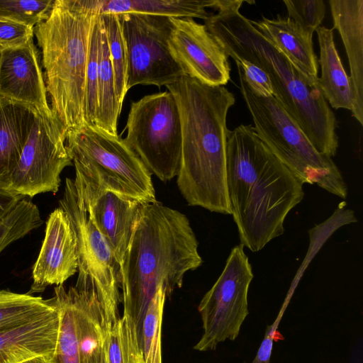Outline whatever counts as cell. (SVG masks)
I'll use <instances>...</instances> for the list:
<instances>
[{
  "instance_id": "29",
  "label": "cell",
  "mask_w": 363,
  "mask_h": 363,
  "mask_svg": "<svg viewBox=\"0 0 363 363\" xmlns=\"http://www.w3.org/2000/svg\"><path fill=\"white\" fill-rule=\"evenodd\" d=\"M43 223L39 209L29 197L21 196L0 221V253Z\"/></svg>"
},
{
  "instance_id": "16",
  "label": "cell",
  "mask_w": 363,
  "mask_h": 363,
  "mask_svg": "<svg viewBox=\"0 0 363 363\" xmlns=\"http://www.w3.org/2000/svg\"><path fill=\"white\" fill-rule=\"evenodd\" d=\"M55 306L50 312L0 330V363H23L43 356L55 357L60 324V312Z\"/></svg>"
},
{
  "instance_id": "27",
  "label": "cell",
  "mask_w": 363,
  "mask_h": 363,
  "mask_svg": "<svg viewBox=\"0 0 363 363\" xmlns=\"http://www.w3.org/2000/svg\"><path fill=\"white\" fill-rule=\"evenodd\" d=\"M166 291L160 286L151 298L141 324L140 345L143 363H162V325Z\"/></svg>"
},
{
  "instance_id": "2",
  "label": "cell",
  "mask_w": 363,
  "mask_h": 363,
  "mask_svg": "<svg viewBox=\"0 0 363 363\" xmlns=\"http://www.w3.org/2000/svg\"><path fill=\"white\" fill-rule=\"evenodd\" d=\"M179 112L182 160L177 179L187 203L231 215L226 179L227 115L235 102L225 86L184 75L166 86Z\"/></svg>"
},
{
  "instance_id": "8",
  "label": "cell",
  "mask_w": 363,
  "mask_h": 363,
  "mask_svg": "<svg viewBox=\"0 0 363 363\" xmlns=\"http://www.w3.org/2000/svg\"><path fill=\"white\" fill-rule=\"evenodd\" d=\"M69 220L75 241L79 273L75 288L96 295L108 330L119 318L122 301L120 266L111 247L79 203L73 179L67 178L59 202Z\"/></svg>"
},
{
  "instance_id": "26",
  "label": "cell",
  "mask_w": 363,
  "mask_h": 363,
  "mask_svg": "<svg viewBox=\"0 0 363 363\" xmlns=\"http://www.w3.org/2000/svg\"><path fill=\"white\" fill-rule=\"evenodd\" d=\"M55 308L52 298L0 290V330L47 313Z\"/></svg>"
},
{
  "instance_id": "5",
  "label": "cell",
  "mask_w": 363,
  "mask_h": 363,
  "mask_svg": "<svg viewBox=\"0 0 363 363\" xmlns=\"http://www.w3.org/2000/svg\"><path fill=\"white\" fill-rule=\"evenodd\" d=\"M101 0H55L34 28L54 116L67 134L85 125L84 88L91 35Z\"/></svg>"
},
{
  "instance_id": "6",
  "label": "cell",
  "mask_w": 363,
  "mask_h": 363,
  "mask_svg": "<svg viewBox=\"0 0 363 363\" xmlns=\"http://www.w3.org/2000/svg\"><path fill=\"white\" fill-rule=\"evenodd\" d=\"M66 145L77 196L86 211L109 191L142 203L157 201L152 174L118 135L84 125L67 134Z\"/></svg>"
},
{
  "instance_id": "13",
  "label": "cell",
  "mask_w": 363,
  "mask_h": 363,
  "mask_svg": "<svg viewBox=\"0 0 363 363\" xmlns=\"http://www.w3.org/2000/svg\"><path fill=\"white\" fill-rule=\"evenodd\" d=\"M169 19V49L185 74L209 86L226 85L229 57L206 26L193 18Z\"/></svg>"
},
{
  "instance_id": "18",
  "label": "cell",
  "mask_w": 363,
  "mask_h": 363,
  "mask_svg": "<svg viewBox=\"0 0 363 363\" xmlns=\"http://www.w3.org/2000/svg\"><path fill=\"white\" fill-rule=\"evenodd\" d=\"M143 203L109 191L87 210L89 218L108 244L119 266Z\"/></svg>"
},
{
  "instance_id": "4",
  "label": "cell",
  "mask_w": 363,
  "mask_h": 363,
  "mask_svg": "<svg viewBox=\"0 0 363 363\" xmlns=\"http://www.w3.org/2000/svg\"><path fill=\"white\" fill-rule=\"evenodd\" d=\"M204 25L228 57L247 60L269 75L274 97L318 152L330 157L336 155L337 121L319 82L303 74L239 11L213 13Z\"/></svg>"
},
{
  "instance_id": "20",
  "label": "cell",
  "mask_w": 363,
  "mask_h": 363,
  "mask_svg": "<svg viewBox=\"0 0 363 363\" xmlns=\"http://www.w3.org/2000/svg\"><path fill=\"white\" fill-rule=\"evenodd\" d=\"M36 114L31 107L0 96V189H8Z\"/></svg>"
},
{
  "instance_id": "3",
  "label": "cell",
  "mask_w": 363,
  "mask_h": 363,
  "mask_svg": "<svg viewBox=\"0 0 363 363\" xmlns=\"http://www.w3.org/2000/svg\"><path fill=\"white\" fill-rule=\"evenodd\" d=\"M186 216L158 201L143 203L120 263L123 313L139 334L146 308L160 286L169 296L185 274L203 263Z\"/></svg>"
},
{
  "instance_id": "33",
  "label": "cell",
  "mask_w": 363,
  "mask_h": 363,
  "mask_svg": "<svg viewBox=\"0 0 363 363\" xmlns=\"http://www.w3.org/2000/svg\"><path fill=\"white\" fill-rule=\"evenodd\" d=\"M289 18L308 33L313 35L325 17L326 6L322 0H284Z\"/></svg>"
},
{
  "instance_id": "14",
  "label": "cell",
  "mask_w": 363,
  "mask_h": 363,
  "mask_svg": "<svg viewBox=\"0 0 363 363\" xmlns=\"http://www.w3.org/2000/svg\"><path fill=\"white\" fill-rule=\"evenodd\" d=\"M0 96L40 114L53 113L33 40L21 47L0 50Z\"/></svg>"
},
{
  "instance_id": "23",
  "label": "cell",
  "mask_w": 363,
  "mask_h": 363,
  "mask_svg": "<svg viewBox=\"0 0 363 363\" xmlns=\"http://www.w3.org/2000/svg\"><path fill=\"white\" fill-rule=\"evenodd\" d=\"M211 0H101V14L139 13L176 18L208 19Z\"/></svg>"
},
{
  "instance_id": "37",
  "label": "cell",
  "mask_w": 363,
  "mask_h": 363,
  "mask_svg": "<svg viewBox=\"0 0 363 363\" xmlns=\"http://www.w3.org/2000/svg\"><path fill=\"white\" fill-rule=\"evenodd\" d=\"M21 196L8 190L0 189V221Z\"/></svg>"
},
{
  "instance_id": "38",
  "label": "cell",
  "mask_w": 363,
  "mask_h": 363,
  "mask_svg": "<svg viewBox=\"0 0 363 363\" xmlns=\"http://www.w3.org/2000/svg\"><path fill=\"white\" fill-rule=\"evenodd\" d=\"M244 2L242 0H211V8L218 12L239 11Z\"/></svg>"
},
{
  "instance_id": "9",
  "label": "cell",
  "mask_w": 363,
  "mask_h": 363,
  "mask_svg": "<svg viewBox=\"0 0 363 363\" xmlns=\"http://www.w3.org/2000/svg\"><path fill=\"white\" fill-rule=\"evenodd\" d=\"M124 139L151 174L163 182L179 174L182 160L179 112L168 91L155 93L130 104Z\"/></svg>"
},
{
  "instance_id": "21",
  "label": "cell",
  "mask_w": 363,
  "mask_h": 363,
  "mask_svg": "<svg viewBox=\"0 0 363 363\" xmlns=\"http://www.w3.org/2000/svg\"><path fill=\"white\" fill-rule=\"evenodd\" d=\"M74 314L79 363H106V332L96 295L68 289Z\"/></svg>"
},
{
  "instance_id": "28",
  "label": "cell",
  "mask_w": 363,
  "mask_h": 363,
  "mask_svg": "<svg viewBox=\"0 0 363 363\" xmlns=\"http://www.w3.org/2000/svg\"><path fill=\"white\" fill-rule=\"evenodd\" d=\"M52 299L60 315L55 360L56 363H79L74 309L68 290L62 285L56 286Z\"/></svg>"
},
{
  "instance_id": "24",
  "label": "cell",
  "mask_w": 363,
  "mask_h": 363,
  "mask_svg": "<svg viewBox=\"0 0 363 363\" xmlns=\"http://www.w3.org/2000/svg\"><path fill=\"white\" fill-rule=\"evenodd\" d=\"M100 19L96 128L111 135H118L117 124L122 106H120L117 99L114 74L101 15Z\"/></svg>"
},
{
  "instance_id": "15",
  "label": "cell",
  "mask_w": 363,
  "mask_h": 363,
  "mask_svg": "<svg viewBox=\"0 0 363 363\" xmlns=\"http://www.w3.org/2000/svg\"><path fill=\"white\" fill-rule=\"evenodd\" d=\"M78 268L76 241L66 213L54 210L46 221L45 234L33 268L28 294L43 291L49 285H62Z\"/></svg>"
},
{
  "instance_id": "36",
  "label": "cell",
  "mask_w": 363,
  "mask_h": 363,
  "mask_svg": "<svg viewBox=\"0 0 363 363\" xmlns=\"http://www.w3.org/2000/svg\"><path fill=\"white\" fill-rule=\"evenodd\" d=\"M273 342V334L272 335V333L268 331L260 345L255 359L251 363H270Z\"/></svg>"
},
{
  "instance_id": "25",
  "label": "cell",
  "mask_w": 363,
  "mask_h": 363,
  "mask_svg": "<svg viewBox=\"0 0 363 363\" xmlns=\"http://www.w3.org/2000/svg\"><path fill=\"white\" fill-rule=\"evenodd\" d=\"M108 363H143L137 325L129 314L121 318L106 332Z\"/></svg>"
},
{
  "instance_id": "32",
  "label": "cell",
  "mask_w": 363,
  "mask_h": 363,
  "mask_svg": "<svg viewBox=\"0 0 363 363\" xmlns=\"http://www.w3.org/2000/svg\"><path fill=\"white\" fill-rule=\"evenodd\" d=\"M55 0H0V19L35 28L47 18Z\"/></svg>"
},
{
  "instance_id": "22",
  "label": "cell",
  "mask_w": 363,
  "mask_h": 363,
  "mask_svg": "<svg viewBox=\"0 0 363 363\" xmlns=\"http://www.w3.org/2000/svg\"><path fill=\"white\" fill-rule=\"evenodd\" d=\"M318 35L321 75L318 79L323 96L335 109L344 108L352 112L353 107L350 81L345 71L334 42L333 29L320 26Z\"/></svg>"
},
{
  "instance_id": "30",
  "label": "cell",
  "mask_w": 363,
  "mask_h": 363,
  "mask_svg": "<svg viewBox=\"0 0 363 363\" xmlns=\"http://www.w3.org/2000/svg\"><path fill=\"white\" fill-rule=\"evenodd\" d=\"M112 63L118 101L123 106L126 88L128 54L118 14H101Z\"/></svg>"
},
{
  "instance_id": "1",
  "label": "cell",
  "mask_w": 363,
  "mask_h": 363,
  "mask_svg": "<svg viewBox=\"0 0 363 363\" xmlns=\"http://www.w3.org/2000/svg\"><path fill=\"white\" fill-rule=\"evenodd\" d=\"M226 179L240 244L253 252L284 233L287 214L304 197L303 184L252 125H240L228 132Z\"/></svg>"
},
{
  "instance_id": "19",
  "label": "cell",
  "mask_w": 363,
  "mask_h": 363,
  "mask_svg": "<svg viewBox=\"0 0 363 363\" xmlns=\"http://www.w3.org/2000/svg\"><path fill=\"white\" fill-rule=\"evenodd\" d=\"M251 23L307 78L318 82V60L314 52L313 35L304 31L292 19L278 15L264 16Z\"/></svg>"
},
{
  "instance_id": "34",
  "label": "cell",
  "mask_w": 363,
  "mask_h": 363,
  "mask_svg": "<svg viewBox=\"0 0 363 363\" xmlns=\"http://www.w3.org/2000/svg\"><path fill=\"white\" fill-rule=\"evenodd\" d=\"M33 35L32 26L0 19V50L23 46L33 40Z\"/></svg>"
},
{
  "instance_id": "35",
  "label": "cell",
  "mask_w": 363,
  "mask_h": 363,
  "mask_svg": "<svg viewBox=\"0 0 363 363\" xmlns=\"http://www.w3.org/2000/svg\"><path fill=\"white\" fill-rule=\"evenodd\" d=\"M235 62L241 68L244 79L252 91L263 97L274 96L270 78L262 69L245 60Z\"/></svg>"
},
{
  "instance_id": "7",
  "label": "cell",
  "mask_w": 363,
  "mask_h": 363,
  "mask_svg": "<svg viewBox=\"0 0 363 363\" xmlns=\"http://www.w3.org/2000/svg\"><path fill=\"white\" fill-rule=\"evenodd\" d=\"M240 88L254 128L272 152L303 184H317L345 199L347 187L331 157L312 145L296 121L274 97H263L251 90L237 65Z\"/></svg>"
},
{
  "instance_id": "39",
  "label": "cell",
  "mask_w": 363,
  "mask_h": 363,
  "mask_svg": "<svg viewBox=\"0 0 363 363\" xmlns=\"http://www.w3.org/2000/svg\"><path fill=\"white\" fill-rule=\"evenodd\" d=\"M23 363H56L54 357L43 356L33 358Z\"/></svg>"
},
{
  "instance_id": "10",
  "label": "cell",
  "mask_w": 363,
  "mask_h": 363,
  "mask_svg": "<svg viewBox=\"0 0 363 363\" xmlns=\"http://www.w3.org/2000/svg\"><path fill=\"white\" fill-rule=\"evenodd\" d=\"M253 277L243 245L235 246L220 275L199 305L203 333L194 350H215L219 343L239 335L249 314L247 294Z\"/></svg>"
},
{
  "instance_id": "17",
  "label": "cell",
  "mask_w": 363,
  "mask_h": 363,
  "mask_svg": "<svg viewBox=\"0 0 363 363\" xmlns=\"http://www.w3.org/2000/svg\"><path fill=\"white\" fill-rule=\"evenodd\" d=\"M334 28L347 55L353 99L352 113L363 125V0H330Z\"/></svg>"
},
{
  "instance_id": "40",
  "label": "cell",
  "mask_w": 363,
  "mask_h": 363,
  "mask_svg": "<svg viewBox=\"0 0 363 363\" xmlns=\"http://www.w3.org/2000/svg\"><path fill=\"white\" fill-rule=\"evenodd\" d=\"M107 359V358H106ZM106 363H108V361H106Z\"/></svg>"
},
{
  "instance_id": "31",
  "label": "cell",
  "mask_w": 363,
  "mask_h": 363,
  "mask_svg": "<svg viewBox=\"0 0 363 363\" xmlns=\"http://www.w3.org/2000/svg\"><path fill=\"white\" fill-rule=\"evenodd\" d=\"M101 37L100 15L91 35L85 75L84 122L96 127L98 116V65Z\"/></svg>"
},
{
  "instance_id": "11",
  "label": "cell",
  "mask_w": 363,
  "mask_h": 363,
  "mask_svg": "<svg viewBox=\"0 0 363 363\" xmlns=\"http://www.w3.org/2000/svg\"><path fill=\"white\" fill-rule=\"evenodd\" d=\"M118 15L128 54V91L138 84L166 86L186 75L169 49V18L132 13Z\"/></svg>"
},
{
  "instance_id": "12",
  "label": "cell",
  "mask_w": 363,
  "mask_h": 363,
  "mask_svg": "<svg viewBox=\"0 0 363 363\" xmlns=\"http://www.w3.org/2000/svg\"><path fill=\"white\" fill-rule=\"evenodd\" d=\"M66 139V130L53 113H37L7 190L26 197L57 192L61 172L73 164Z\"/></svg>"
}]
</instances>
